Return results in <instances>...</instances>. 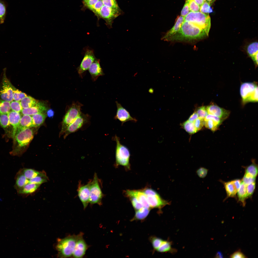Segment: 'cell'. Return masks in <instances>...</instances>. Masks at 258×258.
<instances>
[{
	"instance_id": "cell-7",
	"label": "cell",
	"mask_w": 258,
	"mask_h": 258,
	"mask_svg": "<svg viewBox=\"0 0 258 258\" xmlns=\"http://www.w3.org/2000/svg\"><path fill=\"white\" fill-rule=\"evenodd\" d=\"M2 79V85L0 89V99L11 102L13 101V87L6 74L4 69Z\"/></svg>"
},
{
	"instance_id": "cell-62",
	"label": "cell",
	"mask_w": 258,
	"mask_h": 258,
	"mask_svg": "<svg viewBox=\"0 0 258 258\" xmlns=\"http://www.w3.org/2000/svg\"><path fill=\"white\" fill-rule=\"evenodd\" d=\"M204 1H206V0H203Z\"/></svg>"
},
{
	"instance_id": "cell-52",
	"label": "cell",
	"mask_w": 258,
	"mask_h": 258,
	"mask_svg": "<svg viewBox=\"0 0 258 258\" xmlns=\"http://www.w3.org/2000/svg\"><path fill=\"white\" fill-rule=\"evenodd\" d=\"M188 0H186L181 12V16L185 17L189 12Z\"/></svg>"
},
{
	"instance_id": "cell-32",
	"label": "cell",
	"mask_w": 258,
	"mask_h": 258,
	"mask_svg": "<svg viewBox=\"0 0 258 258\" xmlns=\"http://www.w3.org/2000/svg\"><path fill=\"white\" fill-rule=\"evenodd\" d=\"M48 180L46 173L44 172L43 174L29 179V180L30 183L41 185L42 183L47 182Z\"/></svg>"
},
{
	"instance_id": "cell-46",
	"label": "cell",
	"mask_w": 258,
	"mask_h": 258,
	"mask_svg": "<svg viewBox=\"0 0 258 258\" xmlns=\"http://www.w3.org/2000/svg\"><path fill=\"white\" fill-rule=\"evenodd\" d=\"M196 113L198 115V118L204 120L208 114L206 107L205 106L199 108L197 110Z\"/></svg>"
},
{
	"instance_id": "cell-38",
	"label": "cell",
	"mask_w": 258,
	"mask_h": 258,
	"mask_svg": "<svg viewBox=\"0 0 258 258\" xmlns=\"http://www.w3.org/2000/svg\"><path fill=\"white\" fill-rule=\"evenodd\" d=\"M211 3L207 1H204L203 4L200 7L199 11L204 13L209 14L213 12L211 7Z\"/></svg>"
},
{
	"instance_id": "cell-29",
	"label": "cell",
	"mask_w": 258,
	"mask_h": 258,
	"mask_svg": "<svg viewBox=\"0 0 258 258\" xmlns=\"http://www.w3.org/2000/svg\"><path fill=\"white\" fill-rule=\"evenodd\" d=\"M20 170L25 177L28 179L41 174L45 172L44 171H39L31 168H23Z\"/></svg>"
},
{
	"instance_id": "cell-53",
	"label": "cell",
	"mask_w": 258,
	"mask_h": 258,
	"mask_svg": "<svg viewBox=\"0 0 258 258\" xmlns=\"http://www.w3.org/2000/svg\"><path fill=\"white\" fill-rule=\"evenodd\" d=\"M231 258H246V256L240 250L236 251L230 256Z\"/></svg>"
},
{
	"instance_id": "cell-11",
	"label": "cell",
	"mask_w": 258,
	"mask_h": 258,
	"mask_svg": "<svg viewBox=\"0 0 258 258\" xmlns=\"http://www.w3.org/2000/svg\"><path fill=\"white\" fill-rule=\"evenodd\" d=\"M146 196L150 209L157 208L161 211L164 206L170 204V202L162 198L157 192L153 195Z\"/></svg>"
},
{
	"instance_id": "cell-1",
	"label": "cell",
	"mask_w": 258,
	"mask_h": 258,
	"mask_svg": "<svg viewBox=\"0 0 258 258\" xmlns=\"http://www.w3.org/2000/svg\"><path fill=\"white\" fill-rule=\"evenodd\" d=\"M83 233H81L76 235L69 236L59 239L56 246L59 257L66 258L72 256L78 240L83 236Z\"/></svg>"
},
{
	"instance_id": "cell-47",
	"label": "cell",
	"mask_w": 258,
	"mask_h": 258,
	"mask_svg": "<svg viewBox=\"0 0 258 258\" xmlns=\"http://www.w3.org/2000/svg\"><path fill=\"white\" fill-rule=\"evenodd\" d=\"M256 179V177H252L248 174L245 173L242 181L244 184L247 185L255 182Z\"/></svg>"
},
{
	"instance_id": "cell-57",
	"label": "cell",
	"mask_w": 258,
	"mask_h": 258,
	"mask_svg": "<svg viewBox=\"0 0 258 258\" xmlns=\"http://www.w3.org/2000/svg\"><path fill=\"white\" fill-rule=\"evenodd\" d=\"M47 115L49 118L53 117L54 115V111L51 109L48 110L47 112Z\"/></svg>"
},
{
	"instance_id": "cell-18",
	"label": "cell",
	"mask_w": 258,
	"mask_h": 258,
	"mask_svg": "<svg viewBox=\"0 0 258 258\" xmlns=\"http://www.w3.org/2000/svg\"><path fill=\"white\" fill-rule=\"evenodd\" d=\"M100 62V59H96L88 69L92 80L94 81H96L99 76L104 75Z\"/></svg>"
},
{
	"instance_id": "cell-36",
	"label": "cell",
	"mask_w": 258,
	"mask_h": 258,
	"mask_svg": "<svg viewBox=\"0 0 258 258\" xmlns=\"http://www.w3.org/2000/svg\"><path fill=\"white\" fill-rule=\"evenodd\" d=\"M11 109L10 102L0 99V115L7 114Z\"/></svg>"
},
{
	"instance_id": "cell-39",
	"label": "cell",
	"mask_w": 258,
	"mask_h": 258,
	"mask_svg": "<svg viewBox=\"0 0 258 258\" xmlns=\"http://www.w3.org/2000/svg\"><path fill=\"white\" fill-rule=\"evenodd\" d=\"M6 7L4 2L0 0V24L4 23L6 14Z\"/></svg>"
},
{
	"instance_id": "cell-58",
	"label": "cell",
	"mask_w": 258,
	"mask_h": 258,
	"mask_svg": "<svg viewBox=\"0 0 258 258\" xmlns=\"http://www.w3.org/2000/svg\"><path fill=\"white\" fill-rule=\"evenodd\" d=\"M194 1L199 5L200 7L204 3V1L203 0H194Z\"/></svg>"
},
{
	"instance_id": "cell-6",
	"label": "cell",
	"mask_w": 258,
	"mask_h": 258,
	"mask_svg": "<svg viewBox=\"0 0 258 258\" xmlns=\"http://www.w3.org/2000/svg\"><path fill=\"white\" fill-rule=\"evenodd\" d=\"M184 21L195 23L209 32L211 27V19L208 14L203 13L199 11H190L184 17Z\"/></svg>"
},
{
	"instance_id": "cell-28",
	"label": "cell",
	"mask_w": 258,
	"mask_h": 258,
	"mask_svg": "<svg viewBox=\"0 0 258 258\" xmlns=\"http://www.w3.org/2000/svg\"><path fill=\"white\" fill-rule=\"evenodd\" d=\"M246 185L242 181L240 188L237 192L238 201L241 202L243 206L246 205V200L247 198L246 190Z\"/></svg>"
},
{
	"instance_id": "cell-50",
	"label": "cell",
	"mask_w": 258,
	"mask_h": 258,
	"mask_svg": "<svg viewBox=\"0 0 258 258\" xmlns=\"http://www.w3.org/2000/svg\"><path fill=\"white\" fill-rule=\"evenodd\" d=\"M194 126L197 131L201 129L204 124V120L199 118H198L194 122Z\"/></svg>"
},
{
	"instance_id": "cell-49",
	"label": "cell",
	"mask_w": 258,
	"mask_h": 258,
	"mask_svg": "<svg viewBox=\"0 0 258 258\" xmlns=\"http://www.w3.org/2000/svg\"><path fill=\"white\" fill-rule=\"evenodd\" d=\"M258 101V87L257 86L254 90L247 99V103L249 102H257Z\"/></svg>"
},
{
	"instance_id": "cell-34",
	"label": "cell",
	"mask_w": 258,
	"mask_h": 258,
	"mask_svg": "<svg viewBox=\"0 0 258 258\" xmlns=\"http://www.w3.org/2000/svg\"><path fill=\"white\" fill-rule=\"evenodd\" d=\"M258 43L255 42L251 43L247 46V51L251 57L258 53Z\"/></svg>"
},
{
	"instance_id": "cell-30",
	"label": "cell",
	"mask_w": 258,
	"mask_h": 258,
	"mask_svg": "<svg viewBox=\"0 0 258 258\" xmlns=\"http://www.w3.org/2000/svg\"><path fill=\"white\" fill-rule=\"evenodd\" d=\"M46 117L45 113H39L32 115L33 127L40 126L44 122Z\"/></svg>"
},
{
	"instance_id": "cell-17",
	"label": "cell",
	"mask_w": 258,
	"mask_h": 258,
	"mask_svg": "<svg viewBox=\"0 0 258 258\" xmlns=\"http://www.w3.org/2000/svg\"><path fill=\"white\" fill-rule=\"evenodd\" d=\"M88 245L83 236L80 238L76 243L73 254L74 258H82L85 254L88 248Z\"/></svg>"
},
{
	"instance_id": "cell-48",
	"label": "cell",
	"mask_w": 258,
	"mask_h": 258,
	"mask_svg": "<svg viewBox=\"0 0 258 258\" xmlns=\"http://www.w3.org/2000/svg\"><path fill=\"white\" fill-rule=\"evenodd\" d=\"M189 10L191 11H199L200 7L194 0H188Z\"/></svg>"
},
{
	"instance_id": "cell-42",
	"label": "cell",
	"mask_w": 258,
	"mask_h": 258,
	"mask_svg": "<svg viewBox=\"0 0 258 258\" xmlns=\"http://www.w3.org/2000/svg\"><path fill=\"white\" fill-rule=\"evenodd\" d=\"M10 106L12 111L19 113L21 112L23 109L20 101H12L10 102Z\"/></svg>"
},
{
	"instance_id": "cell-19",
	"label": "cell",
	"mask_w": 258,
	"mask_h": 258,
	"mask_svg": "<svg viewBox=\"0 0 258 258\" xmlns=\"http://www.w3.org/2000/svg\"><path fill=\"white\" fill-rule=\"evenodd\" d=\"M7 114L10 124L12 127V136L14 139L16 134L21 117L19 113L13 111H10Z\"/></svg>"
},
{
	"instance_id": "cell-24",
	"label": "cell",
	"mask_w": 258,
	"mask_h": 258,
	"mask_svg": "<svg viewBox=\"0 0 258 258\" xmlns=\"http://www.w3.org/2000/svg\"><path fill=\"white\" fill-rule=\"evenodd\" d=\"M15 183L14 187L17 191L29 182L27 178L20 170L15 176Z\"/></svg>"
},
{
	"instance_id": "cell-31",
	"label": "cell",
	"mask_w": 258,
	"mask_h": 258,
	"mask_svg": "<svg viewBox=\"0 0 258 258\" xmlns=\"http://www.w3.org/2000/svg\"><path fill=\"white\" fill-rule=\"evenodd\" d=\"M20 102L23 109L32 107L38 102L34 98L30 96H27L24 97Z\"/></svg>"
},
{
	"instance_id": "cell-21",
	"label": "cell",
	"mask_w": 258,
	"mask_h": 258,
	"mask_svg": "<svg viewBox=\"0 0 258 258\" xmlns=\"http://www.w3.org/2000/svg\"><path fill=\"white\" fill-rule=\"evenodd\" d=\"M184 17L181 16H178L174 26L166 33L162 38V39L166 41L176 34L180 29L184 21Z\"/></svg>"
},
{
	"instance_id": "cell-61",
	"label": "cell",
	"mask_w": 258,
	"mask_h": 258,
	"mask_svg": "<svg viewBox=\"0 0 258 258\" xmlns=\"http://www.w3.org/2000/svg\"><path fill=\"white\" fill-rule=\"evenodd\" d=\"M86 0H83V1H85Z\"/></svg>"
},
{
	"instance_id": "cell-41",
	"label": "cell",
	"mask_w": 258,
	"mask_h": 258,
	"mask_svg": "<svg viewBox=\"0 0 258 258\" xmlns=\"http://www.w3.org/2000/svg\"><path fill=\"white\" fill-rule=\"evenodd\" d=\"M129 199L135 211L139 210L144 207L137 199L132 196L127 197Z\"/></svg>"
},
{
	"instance_id": "cell-51",
	"label": "cell",
	"mask_w": 258,
	"mask_h": 258,
	"mask_svg": "<svg viewBox=\"0 0 258 258\" xmlns=\"http://www.w3.org/2000/svg\"><path fill=\"white\" fill-rule=\"evenodd\" d=\"M208 170L204 168L201 167L197 171V173L200 178H204L207 175Z\"/></svg>"
},
{
	"instance_id": "cell-59",
	"label": "cell",
	"mask_w": 258,
	"mask_h": 258,
	"mask_svg": "<svg viewBox=\"0 0 258 258\" xmlns=\"http://www.w3.org/2000/svg\"><path fill=\"white\" fill-rule=\"evenodd\" d=\"M223 255L220 251L216 253L215 258H223Z\"/></svg>"
},
{
	"instance_id": "cell-25",
	"label": "cell",
	"mask_w": 258,
	"mask_h": 258,
	"mask_svg": "<svg viewBox=\"0 0 258 258\" xmlns=\"http://www.w3.org/2000/svg\"><path fill=\"white\" fill-rule=\"evenodd\" d=\"M172 242L168 240H163L159 247L156 251L161 253L169 252L174 253L176 252V249L172 247Z\"/></svg>"
},
{
	"instance_id": "cell-54",
	"label": "cell",
	"mask_w": 258,
	"mask_h": 258,
	"mask_svg": "<svg viewBox=\"0 0 258 258\" xmlns=\"http://www.w3.org/2000/svg\"><path fill=\"white\" fill-rule=\"evenodd\" d=\"M233 184L237 191L240 188L242 183V180L236 179L232 180Z\"/></svg>"
},
{
	"instance_id": "cell-26",
	"label": "cell",
	"mask_w": 258,
	"mask_h": 258,
	"mask_svg": "<svg viewBox=\"0 0 258 258\" xmlns=\"http://www.w3.org/2000/svg\"><path fill=\"white\" fill-rule=\"evenodd\" d=\"M227 194L226 198L234 197L236 196L237 192L232 180L227 182L222 181Z\"/></svg>"
},
{
	"instance_id": "cell-23",
	"label": "cell",
	"mask_w": 258,
	"mask_h": 258,
	"mask_svg": "<svg viewBox=\"0 0 258 258\" xmlns=\"http://www.w3.org/2000/svg\"><path fill=\"white\" fill-rule=\"evenodd\" d=\"M40 185L29 183L17 191V193L21 195H26L34 193L39 188Z\"/></svg>"
},
{
	"instance_id": "cell-35",
	"label": "cell",
	"mask_w": 258,
	"mask_h": 258,
	"mask_svg": "<svg viewBox=\"0 0 258 258\" xmlns=\"http://www.w3.org/2000/svg\"><path fill=\"white\" fill-rule=\"evenodd\" d=\"M182 125L184 129L190 134H194L198 131L194 126V122L188 120L184 122Z\"/></svg>"
},
{
	"instance_id": "cell-4",
	"label": "cell",
	"mask_w": 258,
	"mask_h": 258,
	"mask_svg": "<svg viewBox=\"0 0 258 258\" xmlns=\"http://www.w3.org/2000/svg\"><path fill=\"white\" fill-rule=\"evenodd\" d=\"M100 181L96 173L93 179L91 180L89 203L91 204H102V199L104 196L100 186Z\"/></svg>"
},
{
	"instance_id": "cell-3",
	"label": "cell",
	"mask_w": 258,
	"mask_h": 258,
	"mask_svg": "<svg viewBox=\"0 0 258 258\" xmlns=\"http://www.w3.org/2000/svg\"><path fill=\"white\" fill-rule=\"evenodd\" d=\"M113 138L116 144L115 151V166L117 167L122 166L127 169H129L130 154L129 150L126 146L121 144L119 138L117 136L115 135Z\"/></svg>"
},
{
	"instance_id": "cell-37",
	"label": "cell",
	"mask_w": 258,
	"mask_h": 258,
	"mask_svg": "<svg viewBox=\"0 0 258 258\" xmlns=\"http://www.w3.org/2000/svg\"><path fill=\"white\" fill-rule=\"evenodd\" d=\"M13 99L14 101H20L27 95L18 89L13 87Z\"/></svg>"
},
{
	"instance_id": "cell-8",
	"label": "cell",
	"mask_w": 258,
	"mask_h": 258,
	"mask_svg": "<svg viewBox=\"0 0 258 258\" xmlns=\"http://www.w3.org/2000/svg\"><path fill=\"white\" fill-rule=\"evenodd\" d=\"M90 116L81 113L80 114L69 126L65 132L64 138L69 134L77 131L88 122Z\"/></svg>"
},
{
	"instance_id": "cell-22",
	"label": "cell",
	"mask_w": 258,
	"mask_h": 258,
	"mask_svg": "<svg viewBox=\"0 0 258 258\" xmlns=\"http://www.w3.org/2000/svg\"><path fill=\"white\" fill-rule=\"evenodd\" d=\"M32 127H33L32 116L28 115H23L21 117L16 134L26 129Z\"/></svg>"
},
{
	"instance_id": "cell-10",
	"label": "cell",
	"mask_w": 258,
	"mask_h": 258,
	"mask_svg": "<svg viewBox=\"0 0 258 258\" xmlns=\"http://www.w3.org/2000/svg\"><path fill=\"white\" fill-rule=\"evenodd\" d=\"M90 181L85 185L82 184L80 182L78 186V195L84 209L87 207L89 203Z\"/></svg>"
},
{
	"instance_id": "cell-27",
	"label": "cell",
	"mask_w": 258,
	"mask_h": 258,
	"mask_svg": "<svg viewBox=\"0 0 258 258\" xmlns=\"http://www.w3.org/2000/svg\"><path fill=\"white\" fill-rule=\"evenodd\" d=\"M150 209L143 207L139 210L136 211L134 217L131 220V221L141 220L144 219L149 214Z\"/></svg>"
},
{
	"instance_id": "cell-9",
	"label": "cell",
	"mask_w": 258,
	"mask_h": 258,
	"mask_svg": "<svg viewBox=\"0 0 258 258\" xmlns=\"http://www.w3.org/2000/svg\"><path fill=\"white\" fill-rule=\"evenodd\" d=\"M96 58L93 50L87 49L86 50L84 57L80 66L77 68L80 76L82 77L84 73L88 70L89 67Z\"/></svg>"
},
{
	"instance_id": "cell-14",
	"label": "cell",
	"mask_w": 258,
	"mask_h": 258,
	"mask_svg": "<svg viewBox=\"0 0 258 258\" xmlns=\"http://www.w3.org/2000/svg\"><path fill=\"white\" fill-rule=\"evenodd\" d=\"M257 86L254 83L245 82L241 85L240 92L243 104L247 103V100Z\"/></svg>"
},
{
	"instance_id": "cell-20",
	"label": "cell",
	"mask_w": 258,
	"mask_h": 258,
	"mask_svg": "<svg viewBox=\"0 0 258 258\" xmlns=\"http://www.w3.org/2000/svg\"><path fill=\"white\" fill-rule=\"evenodd\" d=\"M46 110V108L44 104L38 102L32 107L22 109L21 112L23 115H32L39 113H44Z\"/></svg>"
},
{
	"instance_id": "cell-43",
	"label": "cell",
	"mask_w": 258,
	"mask_h": 258,
	"mask_svg": "<svg viewBox=\"0 0 258 258\" xmlns=\"http://www.w3.org/2000/svg\"><path fill=\"white\" fill-rule=\"evenodd\" d=\"M150 239L153 249L156 251L159 247L163 240L155 236L151 237Z\"/></svg>"
},
{
	"instance_id": "cell-40",
	"label": "cell",
	"mask_w": 258,
	"mask_h": 258,
	"mask_svg": "<svg viewBox=\"0 0 258 258\" xmlns=\"http://www.w3.org/2000/svg\"><path fill=\"white\" fill-rule=\"evenodd\" d=\"M7 114L0 115V126L3 128H7L10 125Z\"/></svg>"
},
{
	"instance_id": "cell-44",
	"label": "cell",
	"mask_w": 258,
	"mask_h": 258,
	"mask_svg": "<svg viewBox=\"0 0 258 258\" xmlns=\"http://www.w3.org/2000/svg\"><path fill=\"white\" fill-rule=\"evenodd\" d=\"M104 5L111 8L120 10L115 0H102Z\"/></svg>"
},
{
	"instance_id": "cell-16",
	"label": "cell",
	"mask_w": 258,
	"mask_h": 258,
	"mask_svg": "<svg viewBox=\"0 0 258 258\" xmlns=\"http://www.w3.org/2000/svg\"><path fill=\"white\" fill-rule=\"evenodd\" d=\"M204 120V125L205 127L213 131L217 129L223 121L217 117L209 114L205 118Z\"/></svg>"
},
{
	"instance_id": "cell-2",
	"label": "cell",
	"mask_w": 258,
	"mask_h": 258,
	"mask_svg": "<svg viewBox=\"0 0 258 258\" xmlns=\"http://www.w3.org/2000/svg\"><path fill=\"white\" fill-rule=\"evenodd\" d=\"M31 128L26 129L16 134L13 139V145L11 154L18 155L32 139L34 132Z\"/></svg>"
},
{
	"instance_id": "cell-33",
	"label": "cell",
	"mask_w": 258,
	"mask_h": 258,
	"mask_svg": "<svg viewBox=\"0 0 258 258\" xmlns=\"http://www.w3.org/2000/svg\"><path fill=\"white\" fill-rule=\"evenodd\" d=\"M258 172V166L254 161H253L252 163L245 168V173L254 177H256Z\"/></svg>"
},
{
	"instance_id": "cell-56",
	"label": "cell",
	"mask_w": 258,
	"mask_h": 258,
	"mask_svg": "<svg viewBox=\"0 0 258 258\" xmlns=\"http://www.w3.org/2000/svg\"><path fill=\"white\" fill-rule=\"evenodd\" d=\"M258 53L251 57L257 65H258Z\"/></svg>"
},
{
	"instance_id": "cell-5",
	"label": "cell",
	"mask_w": 258,
	"mask_h": 258,
	"mask_svg": "<svg viewBox=\"0 0 258 258\" xmlns=\"http://www.w3.org/2000/svg\"><path fill=\"white\" fill-rule=\"evenodd\" d=\"M83 105L78 102L72 104L67 111L64 118L60 134L64 133L69 126L80 114Z\"/></svg>"
},
{
	"instance_id": "cell-45",
	"label": "cell",
	"mask_w": 258,
	"mask_h": 258,
	"mask_svg": "<svg viewBox=\"0 0 258 258\" xmlns=\"http://www.w3.org/2000/svg\"><path fill=\"white\" fill-rule=\"evenodd\" d=\"M256 187V182L246 185V190L247 198L251 197L254 193Z\"/></svg>"
},
{
	"instance_id": "cell-55",
	"label": "cell",
	"mask_w": 258,
	"mask_h": 258,
	"mask_svg": "<svg viewBox=\"0 0 258 258\" xmlns=\"http://www.w3.org/2000/svg\"><path fill=\"white\" fill-rule=\"evenodd\" d=\"M198 118V116L196 112H194L189 118L188 120L190 121L193 122Z\"/></svg>"
},
{
	"instance_id": "cell-60",
	"label": "cell",
	"mask_w": 258,
	"mask_h": 258,
	"mask_svg": "<svg viewBox=\"0 0 258 258\" xmlns=\"http://www.w3.org/2000/svg\"><path fill=\"white\" fill-rule=\"evenodd\" d=\"M212 0H207V1L208 2H210L211 3V2H212Z\"/></svg>"
},
{
	"instance_id": "cell-15",
	"label": "cell",
	"mask_w": 258,
	"mask_h": 258,
	"mask_svg": "<svg viewBox=\"0 0 258 258\" xmlns=\"http://www.w3.org/2000/svg\"><path fill=\"white\" fill-rule=\"evenodd\" d=\"M124 193L127 197L132 196L135 197L144 207L151 209L147 201L146 196L142 190H127L124 191Z\"/></svg>"
},
{
	"instance_id": "cell-12",
	"label": "cell",
	"mask_w": 258,
	"mask_h": 258,
	"mask_svg": "<svg viewBox=\"0 0 258 258\" xmlns=\"http://www.w3.org/2000/svg\"><path fill=\"white\" fill-rule=\"evenodd\" d=\"M117 108V112L114 117L116 119H118L121 123L123 125L125 123L129 121L135 122L137 121L136 119L130 115L129 112L124 108L117 101L116 102Z\"/></svg>"
},
{
	"instance_id": "cell-13",
	"label": "cell",
	"mask_w": 258,
	"mask_h": 258,
	"mask_svg": "<svg viewBox=\"0 0 258 258\" xmlns=\"http://www.w3.org/2000/svg\"><path fill=\"white\" fill-rule=\"evenodd\" d=\"M206 108L208 114L217 117L223 121L229 117L230 114L229 111L214 104L208 106Z\"/></svg>"
}]
</instances>
